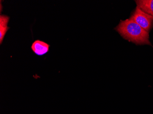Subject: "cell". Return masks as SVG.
Instances as JSON below:
<instances>
[{"label": "cell", "mask_w": 153, "mask_h": 114, "mask_svg": "<svg viewBox=\"0 0 153 114\" xmlns=\"http://www.w3.org/2000/svg\"><path fill=\"white\" fill-rule=\"evenodd\" d=\"M116 29L124 38L136 44L151 45L149 32L130 19L121 21Z\"/></svg>", "instance_id": "1"}, {"label": "cell", "mask_w": 153, "mask_h": 114, "mask_svg": "<svg viewBox=\"0 0 153 114\" xmlns=\"http://www.w3.org/2000/svg\"><path fill=\"white\" fill-rule=\"evenodd\" d=\"M130 19L134 21L148 32H149L153 24V16L144 13L137 7Z\"/></svg>", "instance_id": "2"}, {"label": "cell", "mask_w": 153, "mask_h": 114, "mask_svg": "<svg viewBox=\"0 0 153 114\" xmlns=\"http://www.w3.org/2000/svg\"><path fill=\"white\" fill-rule=\"evenodd\" d=\"M50 47L51 45L45 41L37 39L33 43L31 49L35 54L42 56L49 52Z\"/></svg>", "instance_id": "3"}, {"label": "cell", "mask_w": 153, "mask_h": 114, "mask_svg": "<svg viewBox=\"0 0 153 114\" xmlns=\"http://www.w3.org/2000/svg\"><path fill=\"white\" fill-rule=\"evenodd\" d=\"M10 20V17L4 14L0 15V44L1 45L4 40L5 35L7 34L10 27L8 26V24Z\"/></svg>", "instance_id": "4"}, {"label": "cell", "mask_w": 153, "mask_h": 114, "mask_svg": "<svg viewBox=\"0 0 153 114\" xmlns=\"http://www.w3.org/2000/svg\"><path fill=\"white\" fill-rule=\"evenodd\" d=\"M137 7L144 13L153 16V0L136 1Z\"/></svg>", "instance_id": "5"}]
</instances>
